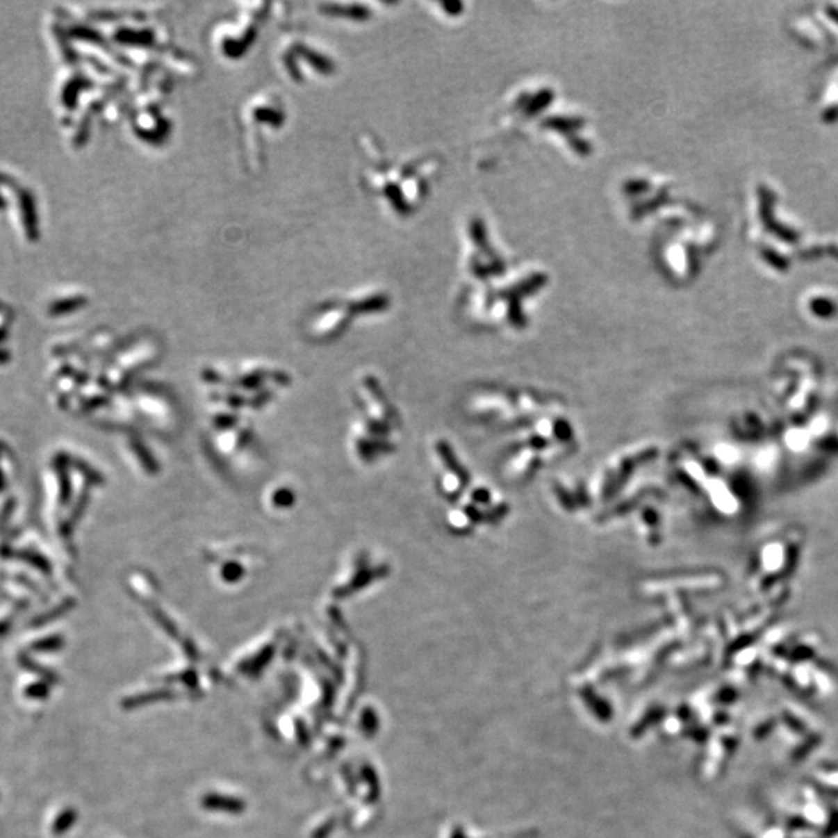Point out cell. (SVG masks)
<instances>
[{
    "instance_id": "cell-1",
    "label": "cell",
    "mask_w": 838,
    "mask_h": 838,
    "mask_svg": "<svg viewBox=\"0 0 838 838\" xmlns=\"http://www.w3.org/2000/svg\"><path fill=\"white\" fill-rule=\"evenodd\" d=\"M830 16H832V17L835 19V21L838 22V10H835V8H830Z\"/></svg>"
}]
</instances>
